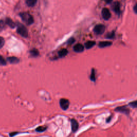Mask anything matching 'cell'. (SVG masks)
Returning a JSON list of instances; mask_svg holds the SVG:
<instances>
[{"label":"cell","mask_w":137,"mask_h":137,"mask_svg":"<svg viewBox=\"0 0 137 137\" xmlns=\"http://www.w3.org/2000/svg\"><path fill=\"white\" fill-rule=\"evenodd\" d=\"M20 16L26 24L31 25L33 23V18L29 13H22L20 14Z\"/></svg>","instance_id":"obj_1"},{"label":"cell","mask_w":137,"mask_h":137,"mask_svg":"<svg viewBox=\"0 0 137 137\" xmlns=\"http://www.w3.org/2000/svg\"><path fill=\"white\" fill-rule=\"evenodd\" d=\"M17 32L22 37L26 38L28 37V31L27 28L21 24H18L17 25Z\"/></svg>","instance_id":"obj_2"},{"label":"cell","mask_w":137,"mask_h":137,"mask_svg":"<svg viewBox=\"0 0 137 137\" xmlns=\"http://www.w3.org/2000/svg\"><path fill=\"white\" fill-rule=\"evenodd\" d=\"M105 30L106 27L104 25L98 24L95 26L94 28V32L96 34H102L105 32Z\"/></svg>","instance_id":"obj_3"},{"label":"cell","mask_w":137,"mask_h":137,"mask_svg":"<svg viewBox=\"0 0 137 137\" xmlns=\"http://www.w3.org/2000/svg\"><path fill=\"white\" fill-rule=\"evenodd\" d=\"M102 16L105 20H108L111 17V13L108 8H105L102 10Z\"/></svg>","instance_id":"obj_4"},{"label":"cell","mask_w":137,"mask_h":137,"mask_svg":"<svg viewBox=\"0 0 137 137\" xmlns=\"http://www.w3.org/2000/svg\"><path fill=\"white\" fill-rule=\"evenodd\" d=\"M60 104L61 108L63 110H66L69 107L70 102L68 101V100L65 99H62L60 100Z\"/></svg>","instance_id":"obj_5"},{"label":"cell","mask_w":137,"mask_h":137,"mask_svg":"<svg viewBox=\"0 0 137 137\" xmlns=\"http://www.w3.org/2000/svg\"><path fill=\"white\" fill-rule=\"evenodd\" d=\"M112 10L116 14L119 15L121 14V5L118 2H115L112 6Z\"/></svg>","instance_id":"obj_6"},{"label":"cell","mask_w":137,"mask_h":137,"mask_svg":"<svg viewBox=\"0 0 137 137\" xmlns=\"http://www.w3.org/2000/svg\"><path fill=\"white\" fill-rule=\"evenodd\" d=\"M71 128H72V132H76L79 127V125L77 121L74 119H72L71 120Z\"/></svg>","instance_id":"obj_7"},{"label":"cell","mask_w":137,"mask_h":137,"mask_svg":"<svg viewBox=\"0 0 137 137\" xmlns=\"http://www.w3.org/2000/svg\"><path fill=\"white\" fill-rule=\"evenodd\" d=\"M73 50L75 52L77 53H81L84 51V47L82 44L78 43L76 44L74 47H73Z\"/></svg>","instance_id":"obj_8"},{"label":"cell","mask_w":137,"mask_h":137,"mask_svg":"<svg viewBox=\"0 0 137 137\" xmlns=\"http://www.w3.org/2000/svg\"><path fill=\"white\" fill-rule=\"evenodd\" d=\"M115 111L117 112H122L125 114H128L129 113V109L125 106L118 107L116 109H115Z\"/></svg>","instance_id":"obj_9"},{"label":"cell","mask_w":137,"mask_h":137,"mask_svg":"<svg viewBox=\"0 0 137 137\" xmlns=\"http://www.w3.org/2000/svg\"><path fill=\"white\" fill-rule=\"evenodd\" d=\"M112 44V42L109 41H101L99 43V46L100 48H105L106 47H109Z\"/></svg>","instance_id":"obj_10"},{"label":"cell","mask_w":137,"mask_h":137,"mask_svg":"<svg viewBox=\"0 0 137 137\" xmlns=\"http://www.w3.org/2000/svg\"><path fill=\"white\" fill-rule=\"evenodd\" d=\"M95 44V42L93 41H87L85 43V47L86 49H90L92 47H93L94 45Z\"/></svg>","instance_id":"obj_11"},{"label":"cell","mask_w":137,"mask_h":137,"mask_svg":"<svg viewBox=\"0 0 137 137\" xmlns=\"http://www.w3.org/2000/svg\"><path fill=\"white\" fill-rule=\"evenodd\" d=\"M7 60L10 63L13 64H16L19 62V60L17 58H15V57H10V58L7 59Z\"/></svg>","instance_id":"obj_12"},{"label":"cell","mask_w":137,"mask_h":137,"mask_svg":"<svg viewBox=\"0 0 137 137\" xmlns=\"http://www.w3.org/2000/svg\"><path fill=\"white\" fill-rule=\"evenodd\" d=\"M6 24L7 25H8L11 28H14L16 26L15 24L13 22V21L10 18H7L6 19Z\"/></svg>","instance_id":"obj_13"},{"label":"cell","mask_w":137,"mask_h":137,"mask_svg":"<svg viewBox=\"0 0 137 137\" xmlns=\"http://www.w3.org/2000/svg\"><path fill=\"white\" fill-rule=\"evenodd\" d=\"M67 53L68 52L66 49H63L59 52V55L60 57H61V58H63V57H64L65 55H67Z\"/></svg>","instance_id":"obj_14"},{"label":"cell","mask_w":137,"mask_h":137,"mask_svg":"<svg viewBox=\"0 0 137 137\" xmlns=\"http://www.w3.org/2000/svg\"><path fill=\"white\" fill-rule=\"evenodd\" d=\"M37 2V1H34V0H27L26 1V3L28 6L33 7L36 4Z\"/></svg>","instance_id":"obj_15"},{"label":"cell","mask_w":137,"mask_h":137,"mask_svg":"<svg viewBox=\"0 0 137 137\" xmlns=\"http://www.w3.org/2000/svg\"><path fill=\"white\" fill-rule=\"evenodd\" d=\"M46 129H47V127L41 126V127H39L38 128H37L36 131L38 132H44Z\"/></svg>","instance_id":"obj_16"},{"label":"cell","mask_w":137,"mask_h":137,"mask_svg":"<svg viewBox=\"0 0 137 137\" xmlns=\"http://www.w3.org/2000/svg\"><path fill=\"white\" fill-rule=\"evenodd\" d=\"M115 36V33H114V31H112L111 32L108 33L107 36H106V38H107L108 39H112Z\"/></svg>","instance_id":"obj_17"},{"label":"cell","mask_w":137,"mask_h":137,"mask_svg":"<svg viewBox=\"0 0 137 137\" xmlns=\"http://www.w3.org/2000/svg\"><path fill=\"white\" fill-rule=\"evenodd\" d=\"M6 64V61L2 56L0 55V65H5Z\"/></svg>","instance_id":"obj_18"},{"label":"cell","mask_w":137,"mask_h":137,"mask_svg":"<svg viewBox=\"0 0 137 137\" xmlns=\"http://www.w3.org/2000/svg\"><path fill=\"white\" fill-rule=\"evenodd\" d=\"M31 54L33 56H37L39 55V52L37 49H33L31 51Z\"/></svg>","instance_id":"obj_19"},{"label":"cell","mask_w":137,"mask_h":137,"mask_svg":"<svg viewBox=\"0 0 137 137\" xmlns=\"http://www.w3.org/2000/svg\"><path fill=\"white\" fill-rule=\"evenodd\" d=\"M129 106L132 108H137V100L130 102Z\"/></svg>","instance_id":"obj_20"},{"label":"cell","mask_w":137,"mask_h":137,"mask_svg":"<svg viewBox=\"0 0 137 137\" xmlns=\"http://www.w3.org/2000/svg\"><path fill=\"white\" fill-rule=\"evenodd\" d=\"M95 71L94 69L92 70V73H91L90 75V79L91 81H95Z\"/></svg>","instance_id":"obj_21"},{"label":"cell","mask_w":137,"mask_h":137,"mask_svg":"<svg viewBox=\"0 0 137 137\" xmlns=\"http://www.w3.org/2000/svg\"><path fill=\"white\" fill-rule=\"evenodd\" d=\"M4 44V40L2 37H0V48H2L3 47Z\"/></svg>","instance_id":"obj_22"},{"label":"cell","mask_w":137,"mask_h":137,"mask_svg":"<svg viewBox=\"0 0 137 137\" xmlns=\"http://www.w3.org/2000/svg\"><path fill=\"white\" fill-rule=\"evenodd\" d=\"M4 27V22L3 21H0V31L2 30Z\"/></svg>","instance_id":"obj_23"},{"label":"cell","mask_w":137,"mask_h":137,"mask_svg":"<svg viewBox=\"0 0 137 137\" xmlns=\"http://www.w3.org/2000/svg\"><path fill=\"white\" fill-rule=\"evenodd\" d=\"M75 39L73 38H71L68 41V44H72L75 42Z\"/></svg>","instance_id":"obj_24"},{"label":"cell","mask_w":137,"mask_h":137,"mask_svg":"<svg viewBox=\"0 0 137 137\" xmlns=\"http://www.w3.org/2000/svg\"><path fill=\"white\" fill-rule=\"evenodd\" d=\"M133 10L134 11V13L135 14H137V3L135 4V5H134V8H133Z\"/></svg>","instance_id":"obj_25"}]
</instances>
